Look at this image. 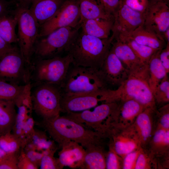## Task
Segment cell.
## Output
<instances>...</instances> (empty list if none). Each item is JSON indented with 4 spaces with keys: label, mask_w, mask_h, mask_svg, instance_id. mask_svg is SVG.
Returning a JSON list of instances; mask_svg holds the SVG:
<instances>
[{
    "label": "cell",
    "mask_w": 169,
    "mask_h": 169,
    "mask_svg": "<svg viewBox=\"0 0 169 169\" xmlns=\"http://www.w3.org/2000/svg\"><path fill=\"white\" fill-rule=\"evenodd\" d=\"M37 125L48 132L59 148L64 142L73 141L85 149L92 145H104L107 138L105 134L87 128L65 115L42 119Z\"/></svg>",
    "instance_id": "6da1fadb"
},
{
    "label": "cell",
    "mask_w": 169,
    "mask_h": 169,
    "mask_svg": "<svg viewBox=\"0 0 169 169\" xmlns=\"http://www.w3.org/2000/svg\"><path fill=\"white\" fill-rule=\"evenodd\" d=\"M148 65L142 64L129 72L127 78L116 89L103 92L102 102H118L135 100L145 108L156 105L149 83Z\"/></svg>",
    "instance_id": "7a4b0ae2"
},
{
    "label": "cell",
    "mask_w": 169,
    "mask_h": 169,
    "mask_svg": "<svg viewBox=\"0 0 169 169\" xmlns=\"http://www.w3.org/2000/svg\"><path fill=\"white\" fill-rule=\"evenodd\" d=\"M111 37L100 38L79 32L65 52L71 58L72 64L99 69L111 47Z\"/></svg>",
    "instance_id": "3957f363"
},
{
    "label": "cell",
    "mask_w": 169,
    "mask_h": 169,
    "mask_svg": "<svg viewBox=\"0 0 169 169\" xmlns=\"http://www.w3.org/2000/svg\"><path fill=\"white\" fill-rule=\"evenodd\" d=\"M60 87L63 96L95 93L108 89L99 69L73 65Z\"/></svg>",
    "instance_id": "277c9868"
},
{
    "label": "cell",
    "mask_w": 169,
    "mask_h": 169,
    "mask_svg": "<svg viewBox=\"0 0 169 169\" xmlns=\"http://www.w3.org/2000/svg\"><path fill=\"white\" fill-rule=\"evenodd\" d=\"M17 36L19 49L27 65L30 68L34 46L39 37V26L29 8L26 5L16 9Z\"/></svg>",
    "instance_id": "5b68a950"
},
{
    "label": "cell",
    "mask_w": 169,
    "mask_h": 169,
    "mask_svg": "<svg viewBox=\"0 0 169 169\" xmlns=\"http://www.w3.org/2000/svg\"><path fill=\"white\" fill-rule=\"evenodd\" d=\"M38 84L32 94L33 110L42 119L59 115L62 97L60 87L48 83Z\"/></svg>",
    "instance_id": "8992f818"
},
{
    "label": "cell",
    "mask_w": 169,
    "mask_h": 169,
    "mask_svg": "<svg viewBox=\"0 0 169 169\" xmlns=\"http://www.w3.org/2000/svg\"><path fill=\"white\" fill-rule=\"evenodd\" d=\"M72 63L71 58L68 54L63 57L39 59L33 66V77L39 84L48 83L60 87Z\"/></svg>",
    "instance_id": "52a82bcc"
},
{
    "label": "cell",
    "mask_w": 169,
    "mask_h": 169,
    "mask_svg": "<svg viewBox=\"0 0 169 169\" xmlns=\"http://www.w3.org/2000/svg\"><path fill=\"white\" fill-rule=\"evenodd\" d=\"M80 28L65 27L57 29L37 41L34 53L39 59L58 56L65 50Z\"/></svg>",
    "instance_id": "ba28073f"
},
{
    "label": "cell",
    "mask_w": 169,
    "mask_h": 169,
    "mask_svg": "<svg viewBox=\"0 0 169 169\" xmlns=\"http://www.w3.org/2000/svg\"><path fill=\"white\" fill-rule=\"evenodd\" d=\"M118 104L117 102H104L92 110L68 113L65 116L91 130L105 134L110 117Z\"/></svg>",
    "instance_id": "9c48e42d"
},
{
    "label": "cell",
    "mask_w": 169,
    "mask_h": 169,
    "mask_svg": "<svg viewBox=\"0 0 169 169\" xmlns=\"http://www.w3.org/2000/svg\"><path fill=\"white\" fill-rule=\"evenodd\" d=\"M30 70L16 47L0 58V80L18 85L23 81L27 83L30 77Z\"/></svg>",
    "instance_id": "30bf717a"
},
{
    "label": "cell",
    "mask_w": 169,
    "mask_h": 169,
    "mask_svg": "<svg viewBox=\"0 0 169 169\" xmlns=\"http://www.w3.org/2000/svg\"><path fill=\"white\" fill-rule=\"evenodd\" d=\"M80 14L78 0L64 1L56 13L40 27L39 37H44L63 27L80 28Z\"/></svg>",
    "instance_id": "8fae6325"
},
{
    "label": "cell",
    "mask_w": 169,
    "mask_h": 169,
    "mask_svg": "<svg viewBox=\"0 0 169 169\" xmlns=\"http://www.w3.org/2000/svg\"><path fill=\"white\" fill-rule=\"evenodd\" d=\"M105 134L110 145L123 159L128 153L141 147L138 136L131 125L127 127L108 125Z\"/></svg>",
    "instance_id": "7c38bea8"
},
{
    "label": "cell",
    "mask_w": 169,
    "mask_h": 169,
    "mask_svg": "<svg viewBox=\"0 0 169 169\" xmlns=\"http://www.w3.org/2000/svg\"><path fill=\"white\" fill-rule=\"evenodd\" d=\"M111 38L127 37L143 24L144 13L135 11L122 2L113 15Z\"/></svg>",
    "instance_id": "4fadbf2b"
},
{
    "label": "cell",
    "mask_w": 169,
    "mask_h": 169,
    "mask_svg": "<svg viewBox=\"0 0 169 169\" xmlns=\"http://www.w3.org/2000/svg\"><path fill=\"white\" fill-rule=\"evenodd\" d=\"M143 25L146 29L164 40L163 34L169 28V8L168 2L162 0H150L148 7L144 13Z\"/></svg>",
    "instance_id": "5bb4252c"
},
{
    "label": "cell",
    "mask_w": 169,
    "mask_h": 169,
    "mask_svg": "<svg viewBox=\"0 0 169 169\" xmlns=\"http://www.w3.org/2000/svg\"><path fill=\"white\" fill-rule=\"evenodd\" d=\"M107 87H118L128 77L129 72L110 49L99 69Z\"/></svg>",
    "instance_id": "9a60e30c"
},
{
    "label": "cell",
    "mask_w": 169,
    "mask_h": 169,
    "mask_svg": "<svg viewBox=\"0 0 169 169\" xmlns=\"http://www.w3.org/2000/svg\"><path fill=\"white\" fill-rule=\"evenodd\" d=\"M118 105L111 115L109 125L127 127L132 125L139 114L146 108L134 100L117 102Z\"/></svg>",
    "instance_id": "2e32d148"
},
{
    "label": "cell",
    "mask_w": 169,
    "mask_h": 169,
    "mask_svg": "<svg viewBox=\"0 0 169 169\" xmlns=\"http://www.w3.org/2000/svg\"><path fill=\"white\" fill-rule=\"evenodd\" d=\"M103 90L99 92L83 95H62L61 112L67 114L78 112L94 107L101 102Z\"/></svg>",
    "instance_id": "e0dca14e"
},
{
    "label": "cell",
    "mask_w": 169,
    "mask_h": 169,
    "mask_svg": "<svg viewBox=\"0 0 169 169\" xmlns=\"http://www.w3.org/2000/svg\"><path fill=\"white\" fill-rule=\"evenodd\" d=\"M156 107L146 108L136 117L132 125L139 137L141 147L148 148L154 133Z\"/></svg>",
    "instance_id": "ac0fdd59"
},
{
    "label": "cell",
    "mask_w": 169,
    "mask_h": 169,
    "mask_svg": "<svg viewBox=\"0 0 169 169\" xmlns=\"http://www.w3.org/2000/svg\"><path fill=\"white\" fill-rule=\"evenodd\" d=\"M59 152L58 158L62 166L72 169L80 168L85 154V149L80 144L73 141L64 143Z\"/></svg>",
    "instance_id": "d6986e66"
},
{
    "label": "cell",
    "mask_w": 169,
    "mask_h": 169,
    "mask_svg": "<svg viewBox=\"0 0 169 169\" xmlns=\"http://www.w3.org/2000/svg\"><path fill=\"white\" fill-rule=\"evenodd\" d=\"M63 0H34L29 8L40 27L58 11Z\"/></svg>",
    "instance_id": "ffe728a7"
},
{
    "label": "cell",
    "mask_w": 169,
    "mask_h": 169,
    "mask_svg": "<svg viewBox=\"0 0 169 169\" xmlns=\"http://www.w3.org/2000/svg\"><path fill=\"white\" fill-rule=\"evenodd\" d=\"M111 49L129 72L143 64L129 46L119 39H113Z\"/></svg>",
    "instance_id": "44dd1931"
},
{
    "label": "cell",
    "mask_w": 169,
    "mask_h": 169,
    "mask_svg": "<svg viewBox=\"0 0 169 169\" xmlns=\"http://www.w3.org/2000/svg\"><path fill=\"white\" fill-rule=\"evenodd\" d=\"M114 19L96 18L85 20L80 25L84 33L100 38H109L113 28Z\"/></svg>",
    "instance_id": "7402d4cb"
},
{
    "label": "cell",
    "mask_w": 169,
    "mask_h": 169,
    "mask_svg": "<svg viewBox=\"0 0 169 169\" xmlns=\"http://www.w3.org/2000/svg\"><path fill=\"white\" fill-rule=\"evenodd\" d=\"M85 154L80 168L106 169V155L104 145H94L85 149Z\"/></svg>",
    "instance_id": "603a6c76"
},
{
    "label": "cell",
    "mask_w": 169,
    "mask_h": 169,
    "mask_svg": "<svg viewBox=\"0 0 169 169\" xmlns=\"http://www.w3.org/2000/svg\"><path fill=\"white\" fill-rule=\"evenodd\" d=\"M80 14L79 24L88 20L96 18L113 19V17L107 14L96 0H78Z\"/></svg>",
    "instance_id": "cb8c5ba5"
},
{
    "label": "cell",
    "mask_w": 169,
    "mask_h": 169,
    "mask_svg": "<svg viewBox=\"0 0 169 169\" xmlns=\"http://www.w3.org/2000/svg\"><path fill=\"white\" fill-rule=\"evenodd\" d=\"M141 44L156 50L162 49L166 43L154 33L146 29L143 24L139 26L127 37Z\"/></svg>",
    "instance_id": "d4e9b609"
},
{
    "label": "cell",
    "mask_w": 169,
    "mask_h": 169,
    "mask_svg": "<svg viewBox=\"0 0 169 169\" xmlns=\"http://www.w3.org/2000/svg\"><path fill=\"white\" fill-rule=\"evenodd\" d=\"M13 100L0 99V136L12 132L17 112Z\"/></svg>",
    "instance_id": "484cf974"
},
{
    "label": "cell",
    "mask_w": 169,
    "mask_h": 169,
    "mask_svg": "<svg viewBox=\"0 0 169 169\" xmlns=\"http://www.w3.org/2000/svg\"><path fill=\"white\" fill-rule=\"evenodd\" d=\"M161 50L156 51L153 54L148 64L149 75V83L153 95L158 85L167 76L159 59Z\"/></svg>",
    "instance_id": "4316f807"
},
{
    "label": "cell",
    "mask_w": 169,
    "mask_h": 169,
    "mask_svg": "<svg viewBox=\"0 0 169 169\" xmlns=\"http://www.w3.org/2000/svg\"><path fill=\"white\" fill-rule=\"evenodd\" d=\"M18 23L17 18L8 14L0 17V36L6 42L11 44L18 42L15 28Z\"/></svg>",
    "instance_id": "83f0119b"
},
{
    "label": "cell",
    "mask_w": 169,
    "mask_h": 169,
    "mask_svg": "<svg viewBox=\"0 0 169 169\" xmlns=\"http://www.w3.org/2000/svg\"><path fill=\"white\" fill-rule=\"evenodd\" d=\"M148 148L156 155L169 153V130L156 129Z\"/></svg>",
    "instance_id": "f1b7e54d"
},
{
    "label": "cell",
    "mask_w": 169,
    "mask_h": 169,
    "mask_svg": "<svg viewBox=\"0 0 169 169\" xmlns=\"http://www.w3.org/2000/svg\"><path fill=\"white\" fill-rule=\"evenodd\" d=\"M115 38L119 39L128 45L143 64H147L152 55L158 50L140 44L129 37H119Z\"/></svg>",
    "instance_id": "f546056e"
},
{
    "label": "cell",
    "mask_w": 169,
    "mask_h": 169,
    "mask_svg": "<svg viewBox=\"0 0 169 169\" xmlns=\"http://www.w3.org/2000/svg\"><path fill=\"white\" fill-rule=\"evenodd\" d=\"M25 145L22 140L12 132L0 136V148L7 154L19 153Z\"/></svg>",
    "instance_id": "4dcf8cb0"
},
{
    "label": "cell",
    "mask_w": 169,
    "mask_h": 169,
    "mask_svg": "<svg viewBox=\"0 0 169 169\" xmlns=\"http://www.w3.org/2000/svg\"><path fill=\"white\" fill-rule=\"evenodd\" d=\"M54 142V141L49 139L45 132L35 130L31 141L28 143H30L36 150L40 152H56L58 147Z\"/></svg>",
    "instance_id": "1f68e13d"
},
{
    "label": "cell",
    "mask_w": 169,
    "mask_h": 169,
    "mask_svg": "<svg viewBox=\"0 0 169 169\" xmlns=\"http://www.w3.org/2000/svg\"><path fill=\"white\" fill-rule=\"evenodd\" d=\"M157 169L156 155L148 148L141 147L134 169Z\"/></svg>",
    "instance_id": "d6a6232c"
},
{
    "label": "cell",
    "mask_w": 169,
    "mask_h": 169,
    "mask_svg": "<svg viewBox=\"0 0 169 169\" xmlns=\"http://www.w3.org/2000/svg\"><path fill=\"white\" fill-rule=\"evenodd\" d=\"M24 86L0 80V99L14 101L22 92Z\"/></svg>",
    "instance_id": "836d02e7"
},
{
    "label": "cell",
    "mask_w": 169,
    "mask_h": 169,
    "mask_svg": "<svg viewBox=\"0 0 169 169\" xmlns=\"http://www.w3.org/2000/svg\"><path fill=\"white\" fill-rule=\"evenodd\" d=\"M18 108V111L12 132L22 140L26 145V141L23 137V130L25 121L30 113L28 109L24 106L21 105Z\"/></svg>",
    "instance_id": "e575fe53"
},
{
    "label": "cell",
    "mask_w": 169,
    "mask_h": 169,
    "mask_svg": "<svg viewBox=\"0 0 169 169\" xmlns=\"http://www.w3.org/2000/svg\"><path fill=\"white\" fill-rule=\"evenodd\" d=\"M31 85L30 82L24 85L23 89L18 96L14 100L17 108L21 105L26 107L31 114L33 110V105L31 90Z\"/></svg>",
    "instance_id": "d590c367"
},
{
    "label": "cell",
    "mask_w": 169,
    "mask_h": 169,
    "mask_svg": "<svg viewBox=\"0 0 169 169\" xmlns=\"http://www.w3.org/2000/svg\"><path fill=\"white\" fill-rule=\"evenodd\" d=\"M154 96L156 105L158 104L164 105L168 103L169 81L167 76L158 85L154 94Z\"/></svg>",
    "instance_id": "8d00e7d4"
},
{
    "label": "cell",
    "mask_w": 169,
    "mask_h": 169,
    "mask_svg": "<svg viewBox=\"0 0 169 169\" xmlns=\"http://www.w3.org/2000/svg\"><path fill=\"white\" fill-rule=\"evenodd\" d=\"M158 128L169 130V103L162 106L158 110L157 109L155 130Z\"/></svg>",
    "instance_id": "74e56055"
},
{
    "label": "cell",
    "mask_w": 169,
    "mask_h": 169,
    "mask_svg": "<svg viewBox=\"0 0 169 169\" xmlns=\"http://www.w3.org/2000/svg\"><path fill=\"white\" fill-rule=\"evenodd\" d=\"M106 155V169H122L123 158L119 156L110 145Z\"/></svg>",
    "instance_id": "f35d334b"
},
{
    "label": "cell",
    "mask_w": 169,
    "mask_h": 169,
    "mask_svg": "<svg viewBox=\"0 0 169 169\" xmlns=\"http://www.w3.org/2000/svg\"><path fill=\"white\" fill-rule=\"evenodd\" d=\"M54 154H47L43 155L41 161L39 168L41 169H62L58 158L54 156Z\"/></svg>",
    "instance_id": "ab89813d"
},
{
    "label": "cell",
    "mask_w": 169,
    "mask_h": 169,
    "mask_svg": "<svg viewBox=\"0 0 169 169\" xmlns=\"http://www.w3.org/2000/svg\"><path fill=\"white\" fill-rule=\"evenodd\" d=\"M19 152L7 154L0 163V169H18L17 164Z\"/></svg>",
    "instance_id": "60d3db41"
},
{
    "label": "cell",
    "mask_w": 169,
    "mask_h": 169,
    "mask_svg": "<svg viewBox=\"0 0 169 169\" xmlns=\"http://www.w3.org/2000/svg\"><path fill=\"white\" fill-rule=\"evenodd\" d=\"M150 0H122L123 3L131 9L144 13L149 4Z\"/></svg>",
    "instance_id": "b9f144b4"
},
{
    "label": "cell",
    "mask_w": 169,
    "mask_h": 169,
    "mask_svg": "<svg viewBox=\"0 0 169 169\" xmlns=\"http://www.w3.org/2000/svg\"><path fill=\"white\" fill-rule=\"evenodd\" d=\"M141 147L128 153L124 157L122 169H134Z\"/></svg>",
    "instance_id": "7bdbcfd3"
},
{
    "label": "cell",
    "mask_w": 169,
    "mask_h": 169,
    "mask_svg": "<svg viewBox=\"0 0 169 169\" xmlns=\"http://www.w3.org/2000/svg\"><path fill=\"white\" fill-rule=\"evenodd\" d=\"M31 114L29 115L27 119L23 130V136L26 140V144L31 141L35 131L34 129L35 122Z\"/></svg>",
    "instance_id": "ee69618b"
},
{
    "label": "cell",
    "mask_w": 169,
    "mask_h": 169,
    "mask_svg": "<svg viewBox=\"0 0 169 169\" xmlns=\"http://www.w3.org/2000/svg\"><path fill=\"white\" fill-rule=\"evenodd\" d=\"M18 169H38L37 167L28 157L24 149L20 151L18 158Z\"/></svg>",
    "instance_id": "f6af8a7d"
},
{
    "label": "cell",
    "mask_w": 169,
    "mask_h": 169,
    "mask_svg": "<svg viewBox=\"0 0 169 169\" xmlns=\"http://www.w3.org/2000/svg\"><path fill=\"white\" fill-rule=\"evenodd\" d=\"M122 0H101V5L108 14L113 16Z\"/></svg>",
    "instance_id": "bcb514c9"
},
{
    "label": "cell",
    "mask_w": 169,
    "mask_h": 169,
    "mask_svg": "<svg viewBox=\"0 0 169 169\" xmlns=\"http://www.w3.org/2000/svg\"><path fill=\"white\" fill-rule=\"evenodd\" d=\"M24 151L32 162L38 168H39L41 159L43 155L42 153L30 149H24Z\"/></svg>",
    "instance_id": "7dc6e473"
},
{
    "label": "cell",
    "mask_w": 169,
    "mask_h": 169,
    "mask_svg": "<svg viewBox=\"0 0 169 169\" xmlns=\"http://www.w3.org/2000/svg\"><path fill=\"white\" fill-rule=\"evenodd\" d=\"M159 59L168 74L169 72V42L167 43L165 47L161 50Z\"/></svg>",
    "instance_id": "c3c4849f"
},
{
    "label": "cell",
    "mask_w": 169,
    "mask_h": 169,
    "mask_svg": "<svg viewBox=\"0 0 169 169\" xmlns=\"http://www.w3.org/2000/svg\"><path fill=\"white\" fill-rule=\"evenodd\" d=\"M15 47L6 42L0 36V58L13 50Z\"/></svg>",
    "instance_id": "681fc988"
},
{
    "label": "cell",
    "mask_w": 169,
    "mask_h": 169,
    "mask_svg": "<svg viewBox=\"0 0 169 169\" xmlns=\"http://www.w3.org/2000/svg\"><path fill=\"white\" fill-rule=\"evenodd\" d=\"M10 4L5 0H0V17L9 13Z\"/></svg>",
    "instance_id": "f907efd6"
},
{
    "label": "cell",
    "mask_w": 169,
    "mask_h": 169,
    "mask_svg": "<svg viewBox=\"0 0 169 169\" xmlns=\"http://www.w3.org/2000/svg\"><path fill=\"white\" fill-rule=\"evenodd\" d=\"M162 37L163 39L166 43L169 42V28L163 33Z\"/></svg>",
    "instance_id": "816d5d0a"
},
{
    "label": "cell",
    "mask_w": 169,
    "mask_h": 169,
    "mask_svg": "<svg viewBox=\"0 0 169 169\" xmlns=\"http://www.w3.org/2000/svg\"><path fill=\"white\" fill-rule=\"evenodd\" d=\"M7 153L0 148V163L5 157Z\"/></svg>",
    "instance_id": "f5cc1de1"
},
{
    "label": "cell",
    "mask_w": 169,
    "mask_h": 169,
    "mask_svg": "<svg viewBox=\"0 0 169 169\" xmlns=\"http://www.w3.org/2000/svg\"><path fill=\"white\" fill-rule=\"evenodd\" d=\"M25 3H32L34 0H23Z\"/></svg>",
    "instance_id": "db71d44e"
},
{
    "label": "cell",
    "mask_w": 169,
    "mask_h": 169,
    "mask_svg": "<svg viewBox=\"0 0 169 169\" xmlns=\"http://www.w3.org/2000/svg\"><path fill=\"white\" fill-rule=\"evenodd\" d=\"M98 3L100 4V5H101V0H96Z\"/></svg>",
    "instance_id": "11a10c76"
},
{
    "label": "cell",
    "mask_w": 169,
    "mask_h": 169,
    "mask_svg": "<svg viewBox=\"0 0 169 169\" xmlns=\"http://www.w3.org/2000/svg\"><path fill=\"white\" fill-rule=\"evenodd\" d=\"M162 0L165 1L166 2H168V1H169V0Z\"/></svg>",
    "instance_id": "9f6ffc18"
}]
</instances>
